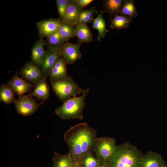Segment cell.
<instances>
[{
	"label": "cell",
	"mask_w": 167,
	"mask_h": 167,
	"mask_svg": "<svg viewBox=\"0 0 167 167\" xmlns=\"http://www.w3.org/2000/svg\"><path fill=\"white\" fill-rule=\"evenodd\" d=\"M58 31L65 41L75 36L74 28L67 23L61 22Z\"/></svg>",
	"instance_id": "obj_26"
},
{
	"label": "cell",
	"mask_w": 167,
	"mask_h": 167,
	"mask_svg": "<svg viewBox=\"0 0 167 167\" xmlns=\"http://www.w3.org/2000/svg\"><path fill=\"white\" fill-rule=\"evenodd\" d=\"M46 78L43 77L36 85L34 90L29 94L42 101H44L48 100L50 92L49 86L46 82Z\"/></svg>",
	"instance_id": "obj_16"
},
{
	"label": "cell",
	"mask_w": 167,
	"mask_h": 167,
	"mask_svg": "<svg viewBox=\"0 0 167 167\" xmlns=\"http://www.w3.org/2000/svg\"><path fill=\"white\" fill-rule=\"evenodd\" d=\"M61 23L60 17L43 19L37 22L36 25L40 38L47 37L58 30Z\"/></svg>",
	"instance_id": "obj_8"
},
{
	"label": "cell",
	"mask_w": 167,
	"mask_h": 167,
	"mask_svg": "<svg viewBox=\"0 0 167 167\" xmlns=\"http://www.w3.org/2000/svg\"><path fill=\"white\" fill-rule=\"evenodd\" d=\"M46 45L44 39H38L35 43L31 49V62L39 66L42 63L46 50L44 49Z\"/></svg>",
	"instance_id": "obj_14"
},
{
	"label": "cell",
	"mask_w": 167,
	"mask_h": 167,
	"mask_svg": "<svg viewBox=\"0 0 167 167\" xmlns=\"http://www.w3.org/2000/svg\"><path fill=\"white\" fill-rule=\"evenodd\" d=\"M66 64L61 56L58 57L51 68L48 75L50 81H56L64 79L67 75Z\"/></svg>",
	"instance_id": "obj_12"
},
{
	"label": "cell",
	"mask_w": 167,
	"mask_h": 167,
	"mask_svg": "<svg viewBox=\"0 0 167 167\" xmlns=\"http://www.w3.org/2000/svg\"><path fill=\"white\" fill-rule=\"evenodd\" d=\"M140 167H167V164L161 154L150 151L143 155Z\"/></svg>",
	"instance_id": "obj_13"
},
{
	"label": "cell",
	"mask_w": 167,
	"mask_h": 167,
	"mask_svg": "<svg viewBox=\"0 0 167 167\" xmlns=\"http://www.w3.org/2000/svg\"><path fill=\"white\" fill-rule=\"evenodd\" d=\"M78 7L82 10L93 2V0H71Z\"/></svg>",
	"instance_id": "obj_29"
},
{
	"label": "cell",
	"mask_w": 167,
	"mask_h": 167,
	"mask_svg": "<svg viewBox=\"0 0 167 167\" xmlns=\"http://www.w3.org/2000/svg\"><path fill=\"white\" fill-rule=\"evenodd\" d=\"M70 167H80V164L78 162L72 163Z\"/></svg>",
	"instance_id": "obj_30"
},
{
	"label": "cell",
	"mask_w": 167,
	"mask_h": 167,
	"mask_svg": "<svg viewBox=\"0 0 167 167\" xmlns=\"http://www.w3.org/2000/svg\"><path fill=\"white\" fill-rule=\"evenodd\" d=\"M116 139L108 136L96 138L94 154L101 165L108 163L116 147Z\"/></svg>",
	"instance_id": "obj_5"
},
{
	"label": "cell",
	"mask_w": 167,
	"mask_h": 167,
	"mask_svg": "<svg viewBox=\"0 0 167 167\" xmlns=\"http://www.w3.org/2000/svg\"><path fill=\"white\" fill-rule=\"evenodd\" d=\"M104 13L103 11L100 10L97 17L93 19V21L92 27L98 31V34L97 39L99 41H101L102 38H104L106 33L109 31L106 28V22L103 17V14Z\"/></svg>",
	"instance_id": "obj_18"
},
{
	"label": "cell",
	"mask_w": 167,
	"mask_h": 167,
	"mask_svg": "<svg viewBox=\"0 0 167 167\" xmlns=\"http://www.w3.org/2000/svg\"><path fill=\"white\" fill-rule=\"evenodd\" d=\"M14 93L6 84L1 85L0 87V101L6 105L14 103L16 100Z\"/></svg>",
	"instance_id": "obj_23"
},
{
	"label": "cell",
	"mask_w": 167,
	"mask_h": 167,
	"mask_svg": "<svg viewBox=\"0 0 167 167\" xmlns=\"http://www.w3.org/2000/svg\"><path fill=\"white\" fill-rule=\"evenodd\" d=\"M60 56V48H47L43 61L39 66L44 77L47 78L51 68L57 59Z\"/></svg>",
	"instance_id": "obj_11"
},
{
	"label": "cell",
	"mask_w": 167,
	"mask_h": 167,
	"mask_svg": "<svg viewBox=\"0 0 167 167\" xmlns=\"http://www.w3.org/2000/svg\"><path fill=\"white\" fill-rule=\"evenodd\" d=\"M52 158L53 167H70L72 162L69 153L65 154H60L54 152Z\"/></svg>",
	"instance_id": "obj_22"
},
{
	"label": "cell",
	"mask_w": 167,
	"mask_h": 167,
	"mask_svg": "<svg viewBox=\"0 0 167 167\" xmlns=\"http://www.w3.org/2000/svg\"><path fill=\"white\" fill-rule=\"evenodd\" d=\"M123 0H105L103 2V8L105 13L108 14L110 17L120 10Z\"/></svg>",
	"instance_id": "obj_21"
},
{
	"label": "cell",
	"mask_w": 167,
	"mask_h": 167,
	"mask_svg": "<svg viewBox=\"0 0 167 167\" xmlns=\"http://www.w3.org/2000/svg\"><path fill=\"white\" fill-rule=\"evenodd\" d=\"M6 84L16 94L18 97L32 92V84L25 81L16 73L9 80Z\"/></svg>",
	"instance_id": "obj_10"
},
{
	"label": "cell",
	"mask_w": 167,
	"mask_h": 167,
	"mask_svg": "<svg viewBox=\"0 0 167 167\" xmlns=\"http://www.w3.org/2000/svg\"><path fill=\"white\" fill-rule=\"evenodd\" d=\"M113 17H110V27L112 29H121L127 28L131 24L133 19L126 16L117 14L114 15Z\"/></svg>",
	"instance_id": "obj_20"
},
{
	"label": "cell",
	"mask_w": 167,
	"mask_h": 167,
	"mask_svg": "<svg viewBox=\"0 0 167 167\" xmlns=\"http://www.w3.org/2000/svg\"><path fill=\"white\" fill-rule=\"evenodd\" d=\"M133 0H123L122 5L120 11L116 14L126 16L133 19L138 15V11L135 4Z\"/></svg>",
	"instance_id": "obj_19"
},
{
	"label": "cell",
	"mask_w": 167,
	"mask_h": 167,
	"mask_svg": "<svg viewBox=\"0 0 167 167\" xmlns=\"http://www.w3.org/2000/svg\"><path fill=\"white\" fill-rule=\"evenodd\" d=\"M81 44H73L66 41L60 48L61 55L67 65L73 64L82 56L80 51Z\"/></svg>",
	"instance_id": "obj_7"
},
{
	"label": "cell",
	"mask_w": 167,
	"mask_h": 167,
	"mask_svg": "<svg viewBox=\"0 0 167 167\" xmlns=\"http://www.w3.org/2000/svg\"><path fill=\"white\" fill-rule=\"evenodd\" d=\"M45 41L47 48L60 49L66 41L58 30L46 37Z\"/></svg>",
	"instance_id": "obj_24"
},
{
	"label": "cell",
	"mask_w": 167,
	"mask_h": 167,
	"mask_svg": "<svg viewBox=\"0 0 167 167\" xmlns=\"http://www.w3.org/2000/svg\"><path fill=\"white\" fill-rule=\"evenodd\" d=\"M63 138L69 148L72 162L80 163L86 155L93 153L97 131L86 122H82L70 128Z\"/></svg>",
	"instance_id": "obj_1"
},
{
	"label": "cell",
	"mask_w": 167,
	"mask_h": 167,
	"mask_svg": "<svg viewBox=\"0 0 167 167\" xmlns=\"http://www.w3.org/2000/svg\"><path fill=\"white\" fill-rule=\"evenodd\" d=\"M93 152L86 155L80 163V167H99L101 165Z\"/></svg>",
	"instance_id": "obj_27"
},
{
	"label": "cell",
	"mask_w": 167,
	"mask_h": 167,
	"mask_svg": "<svg viewBox=\"0 0 167 167\" xmlns=\"http://www.w3.org/2000/svg\"><path fill=\"white\" fill-rule=\"evenodd\" d=\"M94 13L97 14L98 13V11L96 9L95 6L92 7L89 9L82 10L78 17L77 23H92L93 20V16Z\"/></svg>",
	"instance_id": "obj_25"
},
{
	"label": "cell",
	"mask_w": 167,
	"mask_h": 167,
	"mask_svg": "<svg viewBox=\"0 0 167 167\" xmlns=\"http://www.w3.org/2000/svg\"><path fill=\"white\" fill-rule=\"evenodd\" d=\"M14 103L17 113L23 116H28L33 113L44 103L37 102L29 94L18 97Z\"/></svg>",
	"instance_id": "obj_6"
},
{
	"label": "cell",
	"mask_w": 167,
	"mask_h": 167,
	"mask_svg": "<svg viewBox=\"0 0 167 167\" xmlns=\"http://www.w3.org/2000/svg\"><path fill=\"white\" fill-rule=\"evenodd\" d=\"M50 83L57 96L63 102L72 97L82 94L85 90L79 87L73 79L68 75L61 80L50 81Z\"/></svg>",
	"instance_id": "obj_4"
},
{
	"label": "cell",
	"mask_w": 167,
	"mask_h": 167,
	"mask_svg": "<svg viewBox=\"0 0 167 167\" xmlns=\"http://www.w3.org/2000/svg\"><path fill=\"white\" fill-rule=\"evenodd\" d=\"M19 73L27 81L35 85L44 77L39 67L31 61L26 62Z\"/></svg>",
	"instance_id": "obj_9"
},
{
	"label": "cell",
	"mask_w": 167,
	"mask_h": 167,
	"mask_svg": "<svg viewBox=\"0 0 167 167\" xmlns=\"http://www.w3.org/2000/svg\"><path fill=\"white\" fill-rule=\"evenodd\" d=\"M82 10L70 0L65 15L61 19V22L68 24L74 27L77 23L78 17Z\"/></svg>",
	"instance_id": "obj_15"
},
{
	"label": "cell",
	"mask_w": 167,
	"mask_h": 167,
	"mask_svg": "<svg viewBox=\"0 0 167 167\" xmlns=\"http://www.w3.org/2000/svg\"><path fill=\"white\" fill-rule=\"evenodd\" d=\"M74 29L78 42L81 44L84 43H89L92 41L93 35L86 23H78Z\"/></svg>",
	"instance_id": "obj_17"
},
{
	"label": "cell",
	"mask_w": 167,
	"mask_h": 167,
	"mask_svg": "<svg viewBox=\"0 0 167 167\" xmlns=\"http://www.w3.org/2000/svg\"><path fill=\"white\" fill-rule=\"evenodd\" d=\"M99 167H108V163L104 165H101Z\"/></svg>",
	"instance_id": "obj_31"
},
{
	"label": "cell",
	"mask_w": 167,
	"mask_h": 167,
	"mask_svg": "<svg viewBox=\"0 0 167 167\" xmlns=\"http://www.w3.org/2000/svg\"><path fill=\"white\" fill-rule=\"evenodd\" d=\"M56 1L59 17L62 19L65 15L70 0H56Z\"/></svg>",
	"instance_id": "obj_28"
},
{
	"label": "cell",
	"mask_w": 167,
	"mask_h": 167,
	"mask_svg": "<svg viewBox=\"0 0 167 167\" xmlns=\"http://www.w3.org/2000/svg\"><path fill=\"white\" fill-rule=\"evenodd\" d=\"M143 154L128 142L116 146L108 163V167H140Z\"/></svg>",
	"instance_id": "obj_2"
},
{
	"label": "cell",
	"mask_w": 167,
	"mask_h": 167,
	"mask_svg": "<svg viewBox=\"0 0 167 167\" xmlns=\"http://www.w3.org/2000/svg\"><path fill=\"white\" fill-rule=\"evenodd\" d=\"M89 91V88H87L80 96H73L68 99L61 106L56 109L55 113L64 120L83 119L85 101Z\"/></svg>",
	"instance_id": "obj_3"
}]
</instances>
